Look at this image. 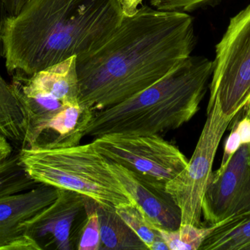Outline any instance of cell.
Here are the masks:
<instances>
[{"label": "cell", "mask_w": 250, "mask_h": 250, "mask_svg": "<svg viewBox=\"0 0 250 250\" xmlns=\"http://www.w3.org/2000/svg\"><path fill=\"white\" fill-rule=\"evenodd\" d=\"M86 218L82 230L78 250H101V226L99 217L96 209V204L89 199L86 205Z\"/></svg>", "instance_id": "obj_20"}, {"label": "cell", "mask_w": 250, "mask_h": 250, "mask_svg": "<svg viewBox=\"0 0 250 250\" xmlns=\"http://www.w3.org/2000/svg\"><path fill=\"white\" fill-rule=\"evenodd\" d=\"M5 10L0 1V29L5 16ZM1 44L0 39V58ZM26 132V121L23 109L16 99L10 83H7L0 71V135L8 139L19 150L23 146Z\"/></svg>", "instance_id": "obj_13"}, {"label": "cell", "mask_w": 250, "mask_h": 250, "mask_svg": "<svg viewBox=\"0 0 250 250\" xmlns=\"http://www.w3.org/2000/svg\"><path fill=\"white\" fill-rule=\"evenodd\" d=\"M19 155L25 171L37 183L73 191L112 208L134 201L92 142L62 148H22Z\"/></svg>", "instance_id": "obj_4"}, {"label": "cell", "mask_w": 250, "mask_h": 250, "mask_svg": "<svg viewBox=\"0 0 250 250\" xmlns=\"http://www.w3.org/2000/svg\"><path fill=\"white\" fill-rule=\"evenodd\" d=\"M143 0H120L123 6L125 16H131L136 13L138 5L141 4Z\"/></svg>", "instance_id": "obj_24"}, {"label": "cell", "mask_w": 250, "mask_h": 250, "mask_svg": "<svg viewBox=\"0 0 250 250\" xmlns=\"http://www.w3.org/2000/svg\"><path fill=\"white\" fill-rule=\"evenodd\" d=\"M213 226H195L181 224L176 230H165L158 227L168 250H199L206 238L211 233Z\"/></svg>", "instance_id": "obj_18"}, {"label": "cell", "mask_w": 250, "mask_h": 250, "mask_svg": "<svg viewBox=\"0 0 250 250\" xmlns=\"http://www.w3.org/2000/svg\"><path fill=\"white\" fill-rule=\"evenodd\" d=\"M250 109V106L243 107L235 114L229 126L230 133L225 143L221 164L218 170L213 172L214 174H220L238 150L242 145L250 143V117L248 114Z\"/></svg>", "instance_id": "obj_19"}, {"label": "cell", "mask_w": 250, "mask_h": 250, "mask_svg": "<svg viewBox=\"0 0 250 250\" xmlns=\"http://www.w3.org/2000/svg\"><path fill=\"white\" fill-rule=\"evenodd\" d=\"M58 188L40 183L36 187L0 198V250L24 236L22 224L52 204Z\"/></svg>", "instance_id": "obj_10"}, {"label": "cell", "mask_w": 250, "mask_h": 250, "mask_svg": "<svg viewBox=\"0 0 250 250\" xmlns=\"http://www.w3.org/2000/svg\"><path fill=\"white\" fill-rule=\"evenodd\" d=\"M214 0H150L151 5L164 11L188 12L210 4Z\"/></svg>", "instance_id": "obj_21"}, {"label": "cell", "mask_w": 250, "mask_h": 250, "mask_svg": "<svg viewBox=\"0 0 250 250\" xmlns=\"http://www.w3.org/2000/svg\"><path fill=\"white\" fill-rule=\"evenodd\" d=\"M92 142L107 161L120 164L161 190L166 191L167 183L188 164L179 148L160 135L108 134Z\"/></svg>", "instance_id": "obj_5"}, {"label": "cell", "mask_w": 250, "mask_h": 250, "mask_svg": "<svg viewBox=\"0 0 250 250\" xmlns=\"http://www.w3.org/2000/svg\"><path fill=\"white\" fill-rule=\"evenodd\" d=\"M120 0H30L1 22L7 73L33 74L104 45L124 19Z\"/></svg>", "instance_id": "obj_2"}, {"label": "cell", "mask_w": 250, "mask_h": 250, "mask_svg": "<svg viewBox=\"0 0 250 250\" xmlns=\"http://www.w3.org/2000/svg\"><path fill=\"white\" fill-rule=\"evenodd\" d=\"M250 210L248 145L238 150L220 174L212 173L202 202V216L210 226Z\"/></svg>", "instance_id": "obj_8"}, {"label": "cell", "mask_w": 250, "mask_h": 250, "mask_svg": "<svg viewBox=\"0 0 250 250\" xmlns=\"http://www.w3.org/2000/svg\"><path fill=\"white\" fill-rule=\"evenodd\" d=\"M115 210L120 218L144 242L147 249L168 250L158 230L159 227L148 218L135 201L119 205Z\"/></svg>", "instance_id": "obj_16"}, {"label": "cell", "mask_w": 250, "mask_h": 250, "mask_svg": "<svg viewBox=\"0 0 250 250\" xmlns=\"http://www.w3.org/2000/svg\"><path fill=\"white\" fill-rule=\"evenodd\" d=\"M89 198L78 192L59 189L57 199L35 217L22 224L24 234L41 250H70L73 223L86 209Z\"/></svg>", "instance_id": "obj_9"}, {"label": "cell", "mask_w": 250, "mask_h": 250, "mask_svg": "<svg viewBox=\"0 0 250 250\" xmlns=\"http://www.w3.org/2000/svg\"><path fill=\"white\" fill-rule=\"evenodd\" d=\"M95 204L101 226V250H148L120 218L115 208Z\"/></svg>", "instance_id": "obj_15"}, {"label": "cell", "mask_w": 250, "mask_h": 250, "mask_svg": "<svg viewBox=\"0 0 250 250\" xmlns=\"http://www.w3.org/2000/svg\"><path fill=\"white\" fill-rule=\"evenodd\" d=\"M11 76L24 86L47 94L64 105L79 104L76 57H70L33 74L16 73Z\"/></svg>", "instance_id": "obj_12"}, {"label": "cell", "mask_w": 250, "mask_h": 250, "mask_svg": "<svg viewBox=\"0 0 250 250\" xmlns=\"http://www.w3.org/2000/svg\"><path fill=\"white\" fill-rule=\"evenodd\" d=\"M208 105L217 101L223 114L234 116L250 105V4L231 18L216 45Z\"/></svg>", "instance_id": "obj_6"}, {"label": "cell", "mask_w": 250, "mask_h": 250, "mask_svg": "<svg viewBox=\"0 0 250 250\" xmlns=\"http://www.w3.org/2000/svg\"><path fill=\"white\" fill-rule=\"evenodd\" d=\"M40 183L31 179L19 160V151H15L0 164V198L26 192Z\"/></svg>", "instance_id": "obj_17"}, {"label": "cell", "mask_w": 250, "mask_h": 250, "mask_svg": "<svg viewBox=\"0 0 250 250\" xmlns=\"http://www.w3.org/2000/svg\"><path fill=\"white\" fill-rule=\"evenodd\" d=\"M212 226L199 250H250V210Z\"/></svg>", "instance_id": "obj_14"}, {"label": "cell", "mask_w": 250, "mask_h": 250, "mask_svg": "<svg viewBox=\"0 0 250 250\" xmlns=\"http://www.w3.org/2000/svg\"><path fill=\"white\" fill-rule=\"evenodd\" d=\"M6 14L8 16L17 15L21 11L23 6L30 0H0Z\"/></svg>", "instance_id": "obj_22"}, {"label": "cell", "mask_w": 250, "mask_h": 250, "mask_svg": "<svg viewBox=\"0 0 250 250\" xmlns=\"http://www.w3.org/2000/svg\"><path fill=\"white\" fill-rule=\"evenodd\" d=\"M212 73L213 61L190 55L132 98L93 112L83 135H160L179 129L198 113Z\"/></svg>", "instance_id": "obj_3"}, {"label": "cell", "mask_w": 250, "mask_h": 250, "mask_svg": "<svg viewBox=\"0 0 250 250\" xmlns=\"http://www.w3.org/2000/svg\"><path fill=\"white\" fill-rule=\"evenodd\" d=\"M234 116L223 114L217 101L207 107V120L188 166L166 186V192L180 209L181 224L204 226L203 199L212 176L220 141Z\"/></svg>", "instance_id": "obj_7"}, {"label": "cell", "mask_w": 250, "mask_h": 250, "mask_svg": "<svg viewBox=\"0 0 250 250\" xmlns=\"http://www.w3.org/2000/svg\"><path fill=\"white\" fill-rule=\"evenodd\" d=\"M108 163L110 170L132 200L157 227L172 230L180 226V209L166 191L157 189L120 164Z\"/></svg>", "instance_id": "obj_11"}, {"label": "cell", "mask_w": 250, "mask_h": 250, "mask_svg": "<svg viewBox=\"0 0 250 250\" xmlns=\"http://www.w3.org/2000/svg\"><path fill=\"white\" fill-rule=\"evenodd\" d=\"M195 43L188 13L139 7L101 48L76 58L79 105L101 111L126 101L189 57Z\"/></svg>", "instance_id": "obj_1"}, {"label": "cell", "mask_w": 250, "mask_h": 250, "mask_svg": "<svg viewBox=\"0 0 250 250\" xmlns=\"http://www.w3.org/2000/svg\"><path fill=\"white\" fill-rule=\"evenodd\" d=\"M14 147L11 142L0 135V164L9 158L14 152Z\"/></svg>", "instance_id": "obj_23"}, {"label": "cell", "mask_w": 250, "mask_h": 250, "mask_svg": "<svg viewBox=\"0 0 250 250\" xmlns=\"http://www.w3.org/2000/svg\"><path fill=\"white\" fill-rule=\"evenodd\" d=\"M248 114H249V116L250 117V109L249 110V111H248ZM248 149H249V162L250 164V143L248 144Z\"/></svg>", "instance_id": "obj_25"}]
</instances>
